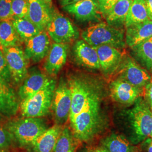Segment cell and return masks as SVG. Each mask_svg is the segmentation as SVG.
I'll return each instance as SVG.
<instances>
[{
    "mask_svg": "<svg viewBox=\"0 0 152 152\" xmlns=\"http://www.w3.org/2000/svg\"><path fill=\"white\" fill-rule=\"evenodd\" d=\"M134 106L125 111L121 120L124 136L137 145L149 137L152 132V113L145 100L140 97Z\"/></svg>",
    "mask_w": 152,
    "mask_h": 152,
    "instance_id": "cell-1",
    "label": "cell"
},
{
    "mask_svg": "<svg viewBox=\"0 0 152 152\" xmlns=\"http://www.w3.org/2000/svg\"><path fill=\"white\" fill-rule=\"evenodd\" d=\"M4 127L11 134L14 142L21 147H29L48 128L46 120L41 117H24L10 119Z\"/></svg>",
    "mask_w": 152,
    "mask_h": 152,
    "instance_id": "cell-2",
    "label": "cell"
},
{
    "mask_svg": "<svg viewBox=\"0 0 152 152\" xmlns=\"http://www.w3.org/2000/svg\"><path fill=\"white\" fill-rule=\"evenodd\" d=\"M83 40L94 48L109 45L120 49L125 47L124 31L105 22H100L87 28L82 33Z\"/></svg>",
    "mask_w": 152,
    "mask_h": 152,
    "instance_id": "cell-3",
    "label": "cell"
},
{
    "mask_svg": "<svg viewBox=\"0 0 152 152\" xmlns=\"http://www.w3.org/2000/svg\"><path fill=\"white\" fill-rule=\"evenodd\" d=\"M56 83L50 79L48 83L30 98L21 102L20 109L24 117H42L51 110Z\"/></svg>",
    "mask_w": 152,
    "mask_h": 152,
    "instance_id": "cell-4",
    "label": "cell"
},
{
    "mask_svg": "<svg viewBox=\"0 0 152 152\" xmlns=\"http://www.w3.org/2000/svg\"><path fill=\"white\" fill-rule=\"evenodd\" d=\"M46 29L50 38L55 43H70L79 36L77 28L70 20L55 9H53L52 18Z\"/></svg>",
    "mask_w": 152,
    "mask_h": 152,
    "instance_id": "cell-5",
    "label": "cell"
},
{
    "mask_svg": "<svg viewBox=\"0 0 152 152\" xmlns=\"http://www.w3.org/2000/svg\"><path fill=\"white\" fill-rule=\"evenodd\" d=\"M71 107V90L68 81L62 78L55 88L51 107L56 125H64L68 121Z\"/></svg>",
    "mask_w": 152,
    "mask_h": 152,
    "instance_id": "cell-6",
    "label": "cell"
},
{
    "mask_svg": "<svg viewBox=\"0 0 152 152\" xmlns=\"http://www.w3.org/2000/svg\"><path fill=\"white\" fill-rule=\"evenodd\" d=\"M6 63L11 76V81L19 84L23 81L28 74V59L24 51L19 46L4 49Z\"/></svg>",
    "mask_w": 152,
    "mask_h": 152,
    "instance_id": "cell-7",
    "label": "cell"
},
{
    "mask_svg": "<svg viewBox=\"0 0 152 152\" xmlns=\"http://www.w3.org/2000/svg\"><path fill=\"white\" fill-rule=\"evenodd\" d=\"M109 91L110 96L114 102L125 105L134 104L144 92V90L135 87L121 78L111 82Z\"/></svg>",
    "mask_w": 152,
    "mask_h": 152,
    "instance_id": "cell-8",
    "label": "cell"
},
{
    "mask_svg": "<svg viewBox=\"0 0 152 152\" xmlns=\"http://www.w3.org/2000/svg\"><path fill=\"white\" fill-rule=\"evenodd\" d=\"M121 64L120 71L121 78L130 83L132 85L144 90L152 79L149 73L139 65L135 61L127 57Z\"/></svg>",
    "mask_w": 152,
    "mask_h": 152,
    "instance_id": "cell-9",
    "label": "cell"
},
{
    "mask_svg": "<svg viewBox=\"0 0 152 152\" xmlns=\"http://www.w3.org/2000/svg\"><path fill=\"white\" fill-rule=\"evenodd\" d=\"M63 7L66 12L82 22L98 20L103 15L97 0H81Z\"/></svg>",
    "mask_w": 152,
    "mask_h": 152,
    "instance_id": "cell-10",
    "label": "cell"
},
{
    "mask_svg": "<svg viewBox=\"0 0 152 152\" xmlns=\"http://www.w3.org/2000/svg\"><path fill=\"white\" fill-rule=\"evenodd\" d=\"M20 108L18 95L10 83L0 81V120H9Z\"/></svg>",
    "mask_w": 152,
    "mask_h": 152,
    "instance_id": "cell-11",
    "label": "cell"
},
{
    "mask_svg": "<svg viewBox=\"0 0 152 152\" xmlns=\"http://www.w3.org/2000/svg\"><path fill=\"white\" fill-rule=\"evenodd\" d=\"M51 45L48 34L44 31L26 42L24 54L28 60L38 63L47 56Z\"/></svg>",
    "mask_w": 152,
    "mask_h": 152,
    "instance_id": "cell-12",
    "label": "cell"
},
{
    "mask_svg": "<svg viewBox=\"0 0 152 152\" xmlns=\"http://www.w3.org/2000/svg\"><path fill=\"white\" fill-rule=\"evenodd\" d=\"M27 18L44 31L53 15V9L42 0H28Z\"/></svg>",
    "mask_w": 152,
    "mask_h": 152,
    "instance_id": "cell-13",
    "label": "cell"
},
{
    "mask_svg": "<svg viewBox=\"0 0 152 152\" xmlns=\"http://www.w3.org/2000/svg\"><path fill=\"white\" fill-rule=\"evenodd\" d=\"M98 55L100 69L106 75H111L119 68L122 55L119 49L109 45L95 48Z\"/></svg>",
    "mask_w": 152,
    "mask_h": 152,
    "instance_id": "cell-14",
    "label": "cell"
},
{
    "mask_svg": "<svg viewBox=\"0 0 152 152\" xmlns=\"http://www.w3.org/2000/svg\"><path fill=\"white\" fill-rule=\"evenodd\" d=\"M68 46L55 43L51 45L44 63V69L51 76L58 74L66 61Z\"/></svg>",
    "mask_w": 152,
    "mask_h": 152,
    "instance_id": "cell-15",
    "label": "cell"
},
{
    "mask_svg": "<svg viewBox=\"0 0 152 152\" xmlns=\"http://www.w3.org/2000/svg\"><path fill=\"white\" fill-rule=\"evenodd\" d=\"M73 53L76 61L80 65L91 69H100L96 49L83 39L75 43Z\"/></svg>",
    "mask_w": 152,
    "mask_h": 152,
    "instance_id": "cell-16",
    "label": "cell"
},
{
    "mask_svg": "<svg viewBox=\"0 0 152 152\" xmlns=\"http://www.w3.org/2000/svg\"><path fill=\"white\" fill-rule=\"evenodd\" d=\"M23 81L18 90V95L21 102L30 98L48 83L50 78L41 71H36Z\"/></svg>",
    "mask_w": 152,
    "mask_h": 152,
    "instance_id": "cell-17",
    "label": "cell"
},
{
    "mask_svg": "<svg viewBox=\"0 0 152 152\" xmlns=\"http://www.w3.org/2000/svg\"><path fill=\"white\" fill-rule=\"evenodd\" d=\"M99 146L109 152H139L136 145L131 144L124 135L117 133L103 137Z\"/></svg>",
    "mask_w": 152,
    "mask_h": 152,
    "instance_id": "cell-18",
    "label": "cell"
},
{
    "mask_svg": "<svg viewBox=\"0 0 152 152\" xmlns=\"http://www.w3.org/2000/svg\"><path fill=\"white\" fill-rule=\"evenodd\" d=\"M61 130L60 125L49 127L33 141L29 148L33 152H53Z\"/></svg>",
    "mask_w": 152,
    "mask_h": 152,
    "instance_id": "cell-19",
    "label": "cell"
},
{
    "mask_svg": "<svg viewBox=\"0 0 152 152\" xmlns=\"http://www.w3.org/2000/svg\"><path fill=\"white\" fill-rule=\"evenodd\" d=\"M152 37V20H148L126 28V43L130 47L133 46Z\"/></svg>",
    "mask_w": 152,
    "mask_h": 152,
    "instance_id": "cell-20",
    "label": "cell"
},
{
    "mask_svg": "<svg viewBox=\"0 0 152 152\" xmlns=\"http://www.w3.org/2000/svg\"><path fill=\"white\" fill-rule=\"evenodd\" d=\"M132 0H118L105 15L107 23L115 28L125 24Z\"/></svg>",
    "mask_w": 152,
    "mask_h": 152,
    "instance_id": "cell-21",
    "label": "cell"
},
{
    "mask_svg": "<svg viewBox=\"0 0 152 152\" xmlns=\"http://www.w3.org/2000/svg\"><path fill=\"white\" fill-rule=\"evenodd\" d=\"M134 55L148 72L152 74V37L131 48Z\"/></svg>",
    "mask_w": 152,
    "mask_h": 152,
    "instance_id": "cell-22",
    "label": "cell"
},
{
    "mask_svg": "<svg viewBox=\"0 0 152 152\" xmlns=\"http://www.w3.org/2000/svg\"><path fill=\"white\" fill-rule=\"evenodd\" d=\"M11 21L19 38L25 42L42 31L27 18H12Z\"/></svg>",
    "mask_w": 152,
    "mask_h": 152,
    "instance_id": "cell-23",
    "label": "cell"
},
{
    "mask_svg": "<svg viewBox=\"0 0 152 152\" xmlns=\"http://www.w3.org/2000/svg\"><path fill=\"white\" fill-rule=\"evenodd\" d=\"M149 20L144 0H132L125 21V26L145 22Z\"/></svg>",
    "mask_w": 152,
    "mask_h": 152,
    "instance_id": "cell-24",
    "label": "cell"
},
{
    "mask_svg": "<svg viewBox=\"0 0 152 152\" xmlns=\"http://www.w3.org/2000/svg\"><path fill=\"white\" fill-rule=\"evenodd\" d=\"M20 40L11 20L0 22V42L4 48L18 46Z\"/></svg>",
    "mask_w": 152,
    "mask_h": 152,
    "instance_id": "cell-25",
    "label": "cell"
},
{
    "mask_svg": "<svg viewBox=\"0 0 152 152\" xmlns=\"http://www.w3.org/2000/svg\"><path fill=\"white\" fill-rule=\"evenodd\" d=\"M77 141L69 127L62 128L53 152H76Z\"/></svg>",
    "mask_w": 152,
    "mask_h": 152,
    "instance_id": "cell-26",
    "label": "cell"
},
{
    "mask_svg": "<svg viewBox=\"0 0 152 152\" xmlns=\"http://www.w3.org/2000/svg\"><path fill=\"white\" fill-rule=\"evenodd\" d=\"M28 9V0H12V18H26Z\"/></svg>",
    "mask_w": 152,
    "mask_h": 152,
    "instance_id": "cell-27",
    "label": "cell"
},
{
    "mask_svg": "<svg viewBox=\"0 0 152 152\" xmlns=\"http://www.w3.org/2000/svg\"><path fill=\"white\" fill-rule=\"evenodd\" d=\"M14 143L11 134L4 126L0 125V152L9 151Z\"/></svg>",
    "mask_w": 152,
    "mask_h": 152,
    "instance_id": "cell-28",
    "label": "cell"
},
{
    "mask_svg": "<svg viewBox=\"0 0 152 152\" xmlns=\"http://www.w3.org/2000/svg\"><path fill=\"white\" fill-rule=\"evenodd\" d=\"M0 81L10 83L11 76L6 63L4 50L0 49Z\"/></svg>",
    "mask_w": 152,
    "mask_h": 152,
    "instance_id": "cell-29",
    "label": "cell"
},
{
    "mask_svg": "<svg viewBox=\"0 0 152 152\" xmlns=\"http://www.w3.org/2000/svg\"><path fill=\"white\" fill-rule=\"evenodd\" d=\"M12 0H0V22L12 19Z\"/></svg>",
    "mask_w": 152,
    "mask_h": 152,
    "instance_id": "cell-30",
    "label": "cell"
},
{
    "mask_svg": "<svg viewBox=\"0 0 152 152\" xmlns=\"http://www.w3.org/2000/svg\"><path fill=\"white\" fill-rule=\"evenodd\" d=\"M103 16L108 12L118 0H97Z\"/></svg>",
    "mask_w": 152,
    "mask_h": 152,
    "instance_id": "cell-31",
    "label": "cell"
},
{
    "mask_svg": "<svg viewBox=\"0 0 152 152\" xmlns=\"http://www.w3.org/2000/svg\"><path fill=\"white\" fill-rule=\"evenodd\" d=\"M144 95L145 97V100L149 106H152V78L149 82L147 84L144 88Z\"/></svg>",
    "mask_w": 152,
    "mask_h": 152,
    "instance_id": "cell-32",
    "label": "cell"
},
{
    "mask_svg": "<svg viewBox=\"0 0 152 152\" xmlns=\"http://www.w3.org/2000/svg\"><path fill=\"white\" fill-rule=\"evenodd\" d=\"M140 144L142 152H152V137H148Z\"/></svg>",
    "mask_w": 152,
    "mask_h": 152,
    "instance_id": "cell-33",
    "label": "cell"
},
{
    "mask_svg": "<svg viewBox=\"0 0 152 152\" xmlns=\"http://www.w3.org/2000/svg\"><path fill=\"white\" fill-rule=\"evenodd\" d=\"M82 152H109L103 149V148L97 146V147H87Z\"/></svg>",
    "mask_w": 152,
    "mask_h": 152,
    "instance_id": "cell-34",
    "label": "cell"
},
{
    "mask_svg": "<svg viewBox=\"0 0 152 152\" xmlns=\"http://www.w3.org/2000/svg\"><path fill=\"white\" fill-rule=\"evenodd\" d=\"M144 1L147 7L148 18L152 20V0H144Z\"/></svg>",
    "mask_w": 152,
    "mask_h": 152,
    "instance_id": "cell-35",
    "label": "cell"
},
{
    "mask_svg": "<svg viewBox=\"0 0 152 152\" xmlns=\"http://www.w3.org/2000/svg\"><path fill=\"white\" fill-rule=\"evenodd\" d=\"M80 1H81V0H59V2H60L61 6L62 7H64L65 6L76 3L77 2H78Z\"/></svg>",
    "mask_w": 152,
    "mask_h": 152,
    "instance_id": "cell-36",
    "label": "cell"
},
{
    "mask_svg": "<svg viewBox=\"0 0 152 152\" xmlns=\"http://www.w3.org/2000/svg\"><path fill=\"white\" fill-rule=\"evenodd\" d=\"M48 4L49 5L52 6V0H42Z\"/></svg>",
    "mask_w": 152,
    "mask_h": 152,
    "instance_id": "cell-37",
    "label": "cell"
},
{
    "mask_svg": "<svg viewBox=\"0 0 152 152\" xmlns=\"http://www.w3.org/2000/svg\"><path fill=\"white\" fill-rule=\"evenodd\" d=\"M4 48H3V46H2V45L1 44V42H0V49H1V50H4Z\"/></svg>",
    "mask_w": 152,
    "mask_h": 152,
    "instance_id": "cell-38",
    "label": "cell"
},
{
    "mask_svg": "<svg viewBox=\"0 0 152 152\" xmlns=\"http://www.w3.org/2000/svg\"><path fill=\"white\" fill-rule=\"evenodd\" d=\"M150 109H151V111H152V107H150Z\"/></svg>",
    "mask_w": 152,
    "mask_h": 152,
    "instance_id": "cell-39",
    "label": "cell"
},
{
    "mask_svg": "<svg viewBox=\"0 0 152 152\" xmlns=\"http://www.w3.org/2000/svg\"><path fill=\"white\" fill-rule=\"evenodd\" d=\"M149 137H152V134H151V135H150V136H149Z\"/></svg>",
    "mask_w": 152,
    "mask_h": 152,
    "instance_id": "cell-40",
    "label": "cell"
},
{
    "mask_svg": "<svg viewBox=\"0 0 152 152\" xmlns=\"http://www.w3.org/2000/svg\"></svg>",
    "mask_w": 152,
    "mask_h": 152,
    "instance_id": "cell-41",
    "label": "cell"
}]
</instances>
